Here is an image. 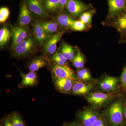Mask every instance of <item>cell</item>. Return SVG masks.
<instances>
[{"label":"cell","instance_id":"6da1fadb","mask_svg":"<svg viewBox=\"0 0 126 126\" xmlns=\"http://www.w3.org/2000/svg\"><path fill=\"white\" fill-rule=\"evenodd\" d=\"M105 115L113 126H120L123 121V106L120 100L115 102L107 109Z\"/></svg>","mask_w":126,"mask_h":126},{"label":"cell","instance_id":"7a4b0ae2","mask_svg":"<svg viewBox=\"0 0 126 126\" xmlns=\"http://www.w3.org/2000/svg\"><path fill=\"white\" fill-rule=\"evenodd\" d=\"M114 96L115 94L112 93L94 92L88 94L86 99L92 106L96 108H100L108 103Z\"/></svg>","mask_w":126,"mask_h":126},{"label":"cell","instance_id":"3957f363","mask_svg":"<svg viewBox=\"0 0 126 126\" xmlns=\"http://www.w3.org/2000/svg\"><path fill=\"white\" fill-rule=\"evenodd\" d=\"M35 47L33 38L29 37L13 48V53L16 56L20 57L31 53Z\"/></svg>","mask_w":126,"mask_h":126},{"label":"cell","instance_id":"277c9868","mask_svg":"<svg viewBox=\"0 0 126 126\" xmlns=\"http://www.w3.org/2000/svg\"><path fill=\"white\" fill-rule=\"evenodd\" d=\"M67 10L71 16L77 17L90 9L89 5L82 2L81 0H68L65 5Z\"/></svg>","mask_w":126,"mask_h":126},{"label":"cell","instance_id":"5b68a950","mask_svg":"<svg viewBox=\"0 0 126 126\" xmlns=\"http://www.w3.org/2000/svg\"><path fill=\"white\" fill-rule=\"evenodd\" d=\"M29 32L28 26L12 27L11 33L12 37V48L27 38Z\"/></svg>","mask_w":126,"mask_h":126},{"label":"cell","instance_id":"8992f818","mask_svg":"<svg viewBox=\"0 0 126 126\" xmlns=\"http://www.w3.org/2000/svg\"><path fill=\"white\" fill-rule=\"evenodd\" d=\"M52 70L56 78L69 79L73 80L75 79L74 72L67 64L60 65L56 64L53 66Z\"/></svg>","mask_w":126,"mask_h":126},{"label":"cell","instance_id":"52a82bcc","mask_svg":"<svg viewBox=\"0 0 126 126\" xmlns=\"http://www.w3.org/2000/svg\"><path fill=\"white\" fill-rule=\"evenodd\" d=\"M24 2L30 10L38 16L45 18L49 16L44 6L43 0H25Z\"/></svg>","mask_w":126,"mask_h":126},{"label":"cell","instance_id":"ba28073f","mask_svg":"<svg viewBox=\"0 0 126 126\" xmlns=\"http://www.w3.org/2000/svg\"><path fill=\"white\" fill-rule=\"evenodd\" d=\"M79 116L83 126H91L100 118L98 112L92 109L83 110L80 113Z\"/></svg>","mask_w":126,"mask_h":126},{"label":"cell","instance_id":"9c48e42d","mask_svg":"<svg viewBox=\"0 0 126 126\" xmlns=\"http://www.w3.org/2000/svg\"><path fill=\"white\" fill-rule=\"evenodd\" d=\"M108 16H116L126 10V0H108Z\"/></svg>","mask_w":126,"mask_h":126},{"label":"cell","instance_id":"30bf717a","mask_svg":"<svg viewBox=\"0 0 126 126\" xmlns=\"http://www.w3.org/2000/svg\"><path fill=\"white\" fill-rule=\"evenodd\" d=\"M33 28L34 35L41 46L45 44L51 38L50 34L45 31L39 21H36L35 23Z\"/></svg>","mask_w":126,"mask_h":126},{"label":"cell","instance_id":"8fae6325","mask_svg":"<svg viewBox=\"0 0 126 126\" xmlns=\"http://www.w3.org/2000/svg\"><path fill=\"white\" fill-rule=\"evenodd\" d=\"M31 11L27 7L25 2L21 5L19 16V26H27L32 20Z\"/></svg>","mask_w":126,"mask_h":126},{"label":"cell","instance_id":"7c38bea8","mask_svg":"<svg viewBox=\"0 0 126 126\" xmlns=\"http://www.w3.org/2000/svg\"><path fill=\"white\" fill-rule=\"evenodd\" d=\"M54 20L61 27L66 29H72L74 21L71 16L64 11L60 12L58 15L54 18Z\"/></svg>","mask_w":126,"mask_h":126},{"label":"cell","instance_id":"4fadbf2b","mask_svg":"<svg viewBox=\"0 0 126 126\" xmlns=\"http://www.w3.org/2000/svg\"><path fill=\"white\" fill-rule=\"evenodd\" d=\"M118 84L117 78L112 77H107L99 83V87L104 92L110 93L116 90Z\"/></svg>","mask_w":126,"mask_h":126},{"label":"cell","instance_id":"5bb4252c","mask_svg":"<svg viewBox=\"0 0 126 126\" xmlns=\"http://www.w3.org/2000/svg\"><path fill=\"white\" fill-rule=\"evenodd\" d=\"M63 32H59L51 36L47 42L45 44L44 46V50L47 53L52 54L55 52L57 48V44L61 39Z\"/></svg>","mask_w":126,"mask_h":126},{"label":"cell","instance_id":"9a60e30c","mask_svg":"<svg viewBox=\"0 0 126 126\" xmlns=\"http://www.w3.org/2000/svg\"><path fill=\"white\" fill-rule=\"evenodd\" d=\"M93 86L89 84L83 82H77L73 84L72 92L73 94L78 95H85L88 94L92 90Z\"/></svg>","mask_w":126,"mask_h":126},{"label":"cell","instance_id":"2e32d148","mask_svg":"<svg viewBox=\"0 0 126 126\" xmlns=\"http://www.w3.org/2000/svg\"><path fill=\"white\" fill-rule=\"evenodd\" d=\"M73 80L69 79H62L56 78L55 85L60 91L64 93L70 92L73 87Z\"/></svg>","mask_w":126,"mask_h":126},{"label":"cell","instance_id":"e0dca14e","mask_svg":"<svg viewBox=\"0 0 126 126\" xmlns=\"http://www.w3.org/2000/svg\"><path fill=\"white\" fill-rule=\"evenodd\" d=\"M43 3L48 14H55L61 11L60 0H43Z\"/></svg>","mask_w":126,"mask_h":126},{"label":"cell","instance_id":"ac0fdd59","mask_svg":"<svg viewBox=\"0 0 126 126\" xmlns=\"http://www.w3.org/2000/svg\"><path fill=\"white\" fill-rule=\"evenodd\" d=\"M114 26L123 34H126V10L117 16Z\"/></svg>","mask_w":126,"mask_h":126},{"label":"cell","instance_id":"d6986e66","mask_svg":"<svg viewBox=\"0 0 126 126\" xmlns=\"http://www.w3.org/2000/svg\"><path fill=\"white\" fill-rule=\"evenodd\" d=\"M22 81L21 84L23 86H33L37 82V77L34 72H29L26 74L22 75Z\"/></svg>","mask_w":126,"mask_h":126},{"label":"cell","instance_id":"ffe728a7","mask_svg":"<svg viewBox=\"0 0 126 126\" xmlns=\"http://www.w3.org/2000/svg\"><path fill=\"white\" fill-rule=\"evenodd\" d=\"M41 24L44 29L49 34L56 32L58 29L59 24L55 20L41 23Z\"/></svg>","mask_w":126,"mask_h":126},{"label":"cell","instance_id":"44dd1931","mask_svg":"<svg viewBox=\"0 0 126 126\" xmlns=\"http://www.w3.org/2000/svg\"><path fill=\"white\" fill-rule=\"evenodd\" d=\"M46 64V61L41 58H38L33 60L30 64L29 69L30 72H35Z\"/></svg>","mask_w":126,"mask_h":126},{"label":"cell","instance_id":"7402d4cb","mask_svg":"<svg viewBox=\"0 0 126 126\" xmlns=\"http://www.w3.org/2000/svg\"><path fill=\"white\" fill-rule=\"evenodd\" d=\"M11 36V33L7 27H4L0 30V45H4Z\"/></svg>","mask_w":126,"mask_h":126},{"label":"cell","instance_id":"603a6c76","mask_svg":"<svg viewBox=\"0 0 126 126\" xmlns=\"http://www.w3.org/2000/svg\"><path fill=\"white\" fill-rule=\"evenodd\" d=\"M61 53L67 60H72L74 56V50L72 46L69 45H63Z\"/></svg>","mask_w":126,"mask_h":126},{"label":"cell","instance_id":"cb8c5ba5","mask_svg":"<svg viewBox=\"0 0 126 126\" xmlns=\"http://www.w3.org/2000/svg\"><path fill=\"white\" fill-rule=\"evenodd\" d=\"M73 64L77 68H82L84 66L85 59L80 51H79L77 55L74 56L72 60Z\"/></svg>","mask_w":126,"mask_h":126},{"label":"cell","instance_id":"d4e9b609","mask_svg":"<svg viewBox=\"0 0 126 126\" xmlns=\"http://www.w3.org/2000/svg\"><path fill=\"white\" fill-rule=\"evenodd\" d=\"M94 10H90L84 12L80 16V20L85 24L88 26L91 25L92 19L94 14Z\"/></svg>","mask_w":126,"mask_h":126},{"label":"cell","instance_id":"484cf974","mask_svg":"<svg viewBox=\"0 0 126 126\" xmlns=\"http://www.w3.org/2000/svg\"><path fill=\"white\" fill-rule=\"evenodd\" d=\"M78 77L82 81H89L92 79L90 73L86 69L84 68L78 72Z\"/></svg>","mask_w":126,"mask_h":126},{"label":"cell","instance_id":"4316f807","mask_svg":"<svg viewBox=\"0 0 126 126\" xmlns=\"http://www.w3.org/2000/svg\"><path fill=\"white\" fill-rule=\"evenodd\" d=\"M87 28L86 25L81 20L74 21L72 25V29L75 31H83Z\"/></svg>","mask_w":126,"mask_h":126},{"label":"cell","instance_id":"83f0119b","mask_svg":"<svg viewBox=\"0 0 126 126\" xmlns=\"http://www.w3.org/2000/svg\"><path fill=\"white\" fill-rule=\"evenodd\" d=\"M10 14V12L7 7H3L0 9V22L3 23L7 20Z\"/></svg>","mask_w":126,"mask_h":126},{"label":"cell","instance_id":"f1b7e54d","mask_svg":"<svg viewBox=\"0 0 126 126\" xmlns=\"http://www.w3.org/2000/svg\"><path fill=\"white\" fill-rule=\"evenodd\" d=\"M11 122L13 126H24L23 121L17 115H14L11 117Z\"/></svg>","mask_w":126,"mask_h":126},{"label":"cell","instance_id":"f546056e","mask_svg":"<svg viewBox=\"0 0 126 126\" xmlns=\"http://www.w3.org/2000/svg\"><path fill=\"white\" fill-rule=\"evenodd\" d=\"M121 82L123 89L126 91V65L121 75Z\"/></svg>","mask_w":126,"mask_h":126},{"label":"cell","instance_id":"4dcf8cb0","mask_svg":"<svg viewBox=\"0 0 126 126\" xmlns=\"http://www.w3.org/2000/svg\"><path fill=\"white\" fill-rule=\"evenodd\" d=\"M52 58L58 59L63 61L65 63L67 62V60L61 53H58V52H57L56 53L54 54Z\"/></svg>","mask_w":126,"mask_h":126},{"label":"cell","instance_id":"1f68e13d","mask_svg":"<svg viewBox=\"0 0 126 126\" xmlns=\"http://www.w3.org/2000/svg\"><path fill=\"white\" fill-rule=\"evenodd\" d=\"M91 126H107L102 118H99Z\"/></svg>","mask_w":126,"mask_h":126},{"label":"cell","instance_id":"d6a6232c","mask_svg":"<svg viewBox=\"0 0 126 126\" xmlns=\"http://www.w3.org/2000/svg\"><path fill=\"white\" fill-rule=\"evenodd\" d=\"M68 0H60V7L61 11L63 10L64 7H65L66 4Z\"/></svg>","mask_w":126,"mask_h":126},{"label":"cell","instance_id":"836d02e7","mask_svg":"<svg viewBox=\"0 0 126 126\" xmlns=\"http://www.w3.org/2000/svg\"><path fill=\"white\" fill-rule=\"evenodd\" d=\"M5 126H13V124L8 119H6L5 121Z\"/></svg>","mask_w":126,"mask_h":126},{"label":"cell","instance_id":"e575fe53","mask_svg":"<svg viewBox=\"0 0 126 126\" xmlns=\"http://www.w3.org/2000/svg\"><path fill=\"white\" fill-rule=\"evenodd\" d=\"M123 111L124 117L126 119V102L123 106Z\"/></svg>","mask_w":126,"mask_h":126},{"label":"cell","instance_id":"d590c367","mask_svg":"<svg viewBox=\"0 0 126 126\" xmlns=\"http://www.w3.org/2000/svg\"><path fill=\"white\" fill-rule=\"evenodd\" d=\"M67 126H77L75 124H71L68 125Z\"/></svg>","mask_w":126,"mask_h":126}]
</instances>
